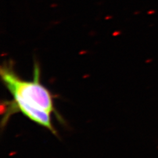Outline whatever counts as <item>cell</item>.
<instances>
[{
	"label": "cell",
	"instance_id": "1",
	"mask_svg": "<svg viewBox=\"0 0 158 158\" xmlns=\"http://www.w3.org/2000/svg\"><path fill=\"white\" fill-rule=\"evenodd\" d=\"M40 73L38 63H34L33 79L24 80L18 75L12 61L3 62L0 69V75L3 85L13 98L2 102V128L7 125L12 115L21 113L53 135H57L52 124V115H55L61 121L63 119L55 108L53 94L40 82Z\"/></svg>",
	"mask_w": 158,
	"mask_h": 158
}]
</instances>
